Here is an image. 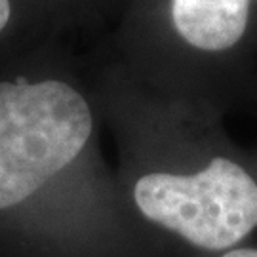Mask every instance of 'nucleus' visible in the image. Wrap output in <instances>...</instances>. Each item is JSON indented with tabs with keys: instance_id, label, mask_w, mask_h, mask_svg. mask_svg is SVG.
I'll return each instance as SVG.
<instances>
[{
	"instance_id": "nucleus-1",
	"label": "nucleus",
	"mask_w": 257,
	"mask_h": 257,
	"mask_svg": "<svg viewBox=\"0 0 257 257\" xmlns=\"http://www.w3.org/2000/svg\"><path fill=\"white\" fill-rule=\"evenodd\" d=\"M92 128L90 105L71 84L0 82V211L25 202L73 164Z\"/></svg>"
},
{
	"instance_id": "nucleus-2",
	"label": "nucleus",
	"mask_w": 257,
	"mask_h": 257,
	"mask_svg": "<svg viewBox=\"0 0 257 257\" xmlns=\"http://www.w3.org/2000/svg\"><path fill=\"white\" fill-rule=\"evenodd\" d=\"M132 198L143 219L202 251L238 248L257 229V181L225 156L193 174L141 175Z\"/></svg>"
},
{
	"instance_id": "nucleus-3",
	"label": "nucleus",
	"mask_w": 257,
	"mask_h": 257,
	"mask_svg": "<svg viewBox=\"0 0 257 257\" xmlns=\"http://www.w3.org/2000/svg\"><path fill=\"white\" fill-rule=\"evenodd\" d=\"M251 0H172L175 31L204 52H223L244 37Z\"/></svg>"
},
{
	"instance_id": "nucleus-4",
	"label": "nucleus",
	"mask_w": 257,
	"mask_h": 257,
	"mask_svg": "<svg viewBox=\"0 0 257 257\" xmlns=\"http://www.w3.org/2000/svg\"><path fill=\"white\" fill-rule=\"evenodd\" d=\"M219 257H257V248H249V246H238L223 251Z\"/></svg>"
},
{
	"instance_id": "nucleus-5",
	"label": "nucleus",
	"mask_w": 257,
	"mask_h": 257,
	"mask_svg": "<svg viewBox=\"0 0 257 257\" xmlns=\"http://www.w3.org/2000/svg\"><path fill=\"white\" fill-rule=\"evenodd\" d=\"M10 14H12V8H10V0H0V31L6 27V25H8Z\"/></svg>"
}]
</instances>
